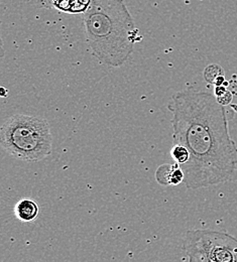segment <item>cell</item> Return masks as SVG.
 I'll return each instance as SVG.
<instances>
[{
    "instance_id": "cell-2",
    "label": "cell",
    "mask_w": 237,
    "mask_h": 262,
    "mask_svg": "<svg viewBox=\"0 0 237 262\" xmlns=\"http://www.w3.org/2000/svg\"><path fill=\"white\" fill-rule=\"evenodd\" d=\"M84 24L93 56L112 68L128 60L141 37L122 0H92L84 13Z\"/></svg>"
},
{
    "instance_id": "cell-9",
    "label": "cell",
    "mask_w": 237,
    "mask_h": 262,
    "mask_svg": "<svg viewBox=\"0 0 237 262\" xmlns=\"http://www.w3.org/2000/svg\"><path fill=\"white\" fill-rule=\"evenodd\" d=\"M170 155L175 163L180 164L181 166L183 164H187L190 160V152L188 148L182 144H174Z\"/></svg>"
},
{
    "instance_id": "cell-11",
    "label": "cell",
    "mask_w": 237,
    "mask_h": 262,
    "mask_svg": "<svg viewBox=\"0 0 237 262\" xmlns=\"http://www.w3.org/2000/svg\"><path fill=\"white\" fill-rule=\"evenodd\" d=\"M227 91V86L225 85H220V86H215V89H214V95L216 97L222 95L223 93H225Z\"/></svg>"
},
{
    "instance_id": "cell-7",
    "label": "cell",
    "mask_w": 237,
    "mask_h": 262,
    "mask_svg": "<svg viewBox=\"0 0 237 262\" xmlns=\"http://www.w3.org/2000/svg\"><path fill=\"white\" fill-rule=\"evenodd\" d=\"M39 208L37 204L30 199L18 201L14 207L15 217L23 222H32L37 217Z\"/></svg>"
},
{
    "instance_id": "cell-8",
    "label": "cell",
    "mask_w": 237,
    "mask_h": 262,
    "mask_svg": "<svg viewBox=\"0 0 237 262\" xmlns=\"http://www.w3.org/2000/svg\"><path fill=\"white\" fill-rule=\"evenodd\" d=\"M203 76L204 80L208 84L215 86L217 80L220 77L224 76V71H223L221 66L217 65V64H211V65L207 66L205 68Z\"/></svg>"
},
{
    "instance_id": "cell-5",
    "label": "cell",
    "mask_w": 237,
    "mask_h": 262,
    "mask_svg": "<svg viewBox=\"0 0 237 262\" xmlns=\"http://www.w3.org/2000/svg\"><path fill=\"white\" fill-rule=\"evenodd\" d=\"M39 5L70 14L85 13L92 0H38Z\"/></svg>"
},
{
    "instance_id": "cell-10",
    "label": "cell",
    "mask_w": 237,
    "mask_h": 262,
    "mask_svg": "<svg viewBox=\"0 0 237 262\" xmlns=\"http://www.w3.org/2000/svg\"><path fill=\"white\" fill-rule=\"evenodd\" d=\"M217 99V101L221 104V105H223V106H228L230 103H231V101L233 100V95H232V93L230 92V91H226L225 93H223L222 95H220V96H218V97H216Z\"/></svg>"
},
{
    "instance_id": "cell-6",
    "label": "cell",
    "mask_w": 237,
    "mask_h": 262,
    "mask_svg": "<svg viewBox=\"0 0 237 262\" xmlns=\"http://www.w3.org/2000/svg\"><path fill=\"white\" fill-rule=\"evenodd\" d=\"M156 180L162 186H177L185 180V173L180 164H163L156 171Z\"/></svg>"
},
{
    "instance_id": "cell-1",
    "label": "cell",
    "mask_w": 237,
    "mask_h": 262,
    "mask_svg": "<svg viewBox=\"0 0 237 262\" xmlns=\"http://www.w3.org/2000/svg\"><path fill=\"white\" fill-rule=\"evenodd\" d=\"M174 144L186 146L190 160L181 167L188 190H198L230 180L237 166V146L228 128L225 106L214 94L192 86L171 95Z\"/></svg>"
},
{
    "instance_id": "cell-3",
    "label": "cell",
    "mask_w": 237,
    "mask_h": 262,
    "mask_svg": "<svg viewBox=\"0 0 237 262\" xmlns=\"http://www.w3.org/2000/svg\"><path fill=\"white\" fill-rule=\"evenodd\" d=\"M1 146L16 160L37 163L52 154L53 138L49 122L36 116L14 114L0 129Z\"/></svg>"
},
{
    "instance_id": "cell-4",
    "label": "cell",
    "mask_w": 237,
    "mask_h": 262,
    "mask_svg": "<svg viewBox=\"0 0 237 262\" xmlns=\"http://www.w3.org/2000/svg\"><path fill=\"white\" fill-rule=\"evenodd\" d=\"M183 249L191 262H237V239L225 232L188 230Z\"/></svg>"
}]
</instances>
